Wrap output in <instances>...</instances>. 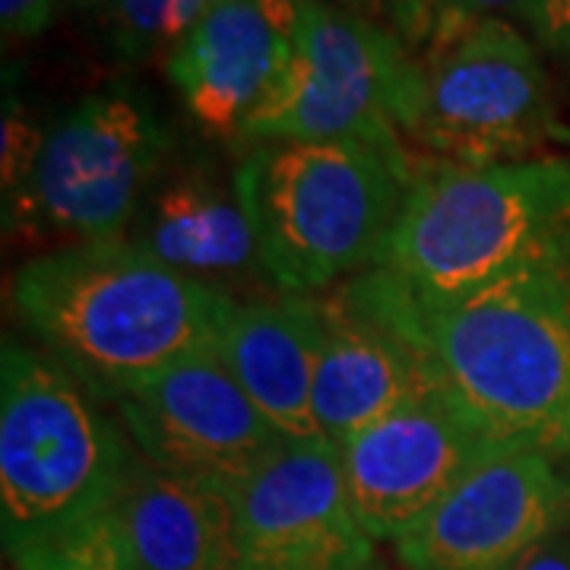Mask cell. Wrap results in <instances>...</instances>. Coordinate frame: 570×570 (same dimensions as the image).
I'll list each match as a JSON object with an SVG mask.
<instances>
[{
	"instance_id": "obj_1",
	"label": "cell",
	"mask_w": 570,
	"mask_h": 570,
	"mask_svg": "<svg viewBox=\"0 0 570 570\" xmlns=\"http://www.w3.org/2000/svg\"><path fill=\"white\" fill-rule=\"evenodd\" d=\"M346 285L494 441L568 453L570 242L453 298H422L381 266Z\"/></svg>"
},
{
	"instance_id": "obj_2",
	"label": "cell",
	"mask_w": 570,
	"mask_h": 570,
	"mask_svg": "<svg viewBox=\"0 0 570 570\" xmlns=\"http://www.w3.org/2000/svg\"><path fill=\"white\" fill-rule=\"evenodd\" d=\"M20 321L92 393L118 403L219 346L238 302L163 264L134 238L39 254L13 276Z\"/></svg>"
},
{
	"instance_id": "obj_3",
	"label": "cell",
	"mask_w": 570,
	"mask_h": 570,
	"mask_svg": "<svg viewBox=\"0 0 570 570\" xmlns=\"http://www.w3.org/2000/svg\"><path fill=\"white\" fill-rule=\"evenodd\" d=\"M415 165L403 142H261L235 168L261 273L285 295L358 276L387 245Z\"/></svg>"
},
{
	"instance_id": "obj_4",
	"label": "cell",
	"mask_w": 570,
	"mask_h": 570,
	"mask_svg": "<svg viewBox=\"0 0 570 570\" xmlns=\"http://www.w3.org/2000/svg\"><path fill=\"white\" fill-rule=\"evenodd\" d=\"M570 242V159L469 168L444 159L415 178L377 266L422 298L494 283Z\"/></svg>"
},
{
	"instance_id": "obj_5",
	"label": "cell",
	"mask_w": 570,
	"mask_h": 570,
	"mask_svg": "<svg viewBox=\"0 0 570 570\" xmlns=\"http://www.w3.org/2000/svg\"><path fill=\"white\" fill-rule=\"evenodd\" d=\"M140 450L48 352L7 336L0 352V530L26 549L99 517L121 494Z\"/></svg>"
},
{
	"instance_id": "obj_6",
	"label": "cell",
	"mask_w": 570,
	"mask_h": 570,
	"mask_svg": "<svg viewBox=\"0 0 570 570\" xmlns=\"http://www.w3.org/2000/svg\"><path fill=\"white\" fill-rule=\"evenodd\" d=\"M400 134L469 168L542 159L570 140L546 67L504 17L463 22L409 51Z\"/></svg>"
},
{
	"instance_id": "obj_7",
	"label": "cell",
	"mask_w": 570,
	"mask_h": 570,
	"mask_svg": "<svg viewBox=\"0 0 570 570\" xmlns=\"http://www.w3.org/2000/svg\"><path fill=\"white\" fill-rule=\"evenodd\" d=\"M165 146L163 121L140 92L111 86L86 96L51 124L32 178L3 200L7 232L67 245L124 238Z\"/></svg>"
},
{
	"instance_id": "obj_8",
	"label": "cell",
	"mask_w": 570,
	"mask_h": 570,
	"mask_svg": "<svg viewBox=\"0 0 570 570\" xmlns=\"http://www.w3.org/2000/svg\"><path fill=\"white\" fill-rule=\"evenodd\" d=\"M406 73L409 48L393 29L307 0L283 77L238 137L396 142Z\"/></svg>"
},
{
	"instance_id": "obj_9",
	"label": "cell",
	"mask_w": 570,
	"mask_h": 570,
	"mask_svg": "<svg viewBox=\"0 0 570 570\" xmlns=\"http://www.w3.org/2000/svg\"><path fill=\"white\" fill-rule=\"evenodd\" d=\"M115 406L149 463L232 494L288 444L232 377L219 346L168 367Z\"/></svg>"
},
{
	"instance_id": "obj_10",
	"label": "cell",
	"mask_w": 570,
	"mask_h": 570,
	"mask_svg": "<svg viewBox=\"0 0 570 570\" xmlns=\"http://www.w3.org/2000/svg\"><path fill=\"white\" fill-rule=\"evenodd\" d=\"M510 450L441 387L358 431L340 448L355 517L374 542H400L469 472Z\"/></svg>"
},
{
	"instance_id": "obj_11",
	"label": "cell",
	"mask_w": 570,
	"mask_h": 570,
	"mask_svg": "<svg viewBox=\"0 0 570 570\" xmlns=\"http://www.w3.org/2000/svg\"><path fill=\"white\" fill-rule=\"evenodd\" d=\"M570 485L549 453L510 448L489 456L396 542L403 570H510L568 530Z\"/></svg>"
},
{
	"instance_id": "obj_12",
	"label": "cell",
	"mask_w": 570,
	"mask_h": 570,
	"mask_svg": "<svg viewBox=\"0 0 570 570\" xmlns=\"http://www.w3.org/2000/svg\"><path fill=\"white\" fill-rule=\"evenodd\" d=\"M238 570H358L374 539L355 517L333 444H285L235 491Z\"/></svg>"
},
{
	"instance_id": "obj_13",
	"label": "cell",
	"mask_w": 570,
	"mask_h": 570,
	"mask_svg": "<svg viewBox=\"0 0 570 570\" xmlns=\"http://www.w3.org/2000/svg\"><path fill=\"white\" fill-rule=\"evenodd\" d=\"M324 346L314 381V415L326 444L340 450L358 431L438 387L412 343L348 288L321 298Z\"/></svg>"
},
{
	"instance_id": "obj_14",
	"label": "cell",
	"mask_w": 570,
	"mask_h": 570,
	"mask_svg": "<svg viewBox=\"0 0 570 570\" xmlns=\"http://www.w3.org/2000/svg\"><path fill=\"white\" fill-rule=\"evenodd\" d=\"M321 346V298L285 292L235 307L219 340L225 367L288 444L324 441L314 415Z\"/></svg>"
},
{
	"instance_id": "obj_15",
	"label": "cell",
	"mask_w": 570,
	"mask_h": 570,
	"mask_svg": "<svg viewBox=\"0 0 570 570\" xmlns=\"http://www.w3.org/2000/svg\"><path fill=\"white\" fill-rule=\"evenodd\" d=\"M127 570H238L235 494L137 456L105 510Z\"/></svg>"
},
{
	"instance_id": "obj_16",
	"label": "cell",
	"mask_w": 570,
	"mask_h": 570,
	"mask_svg": "<svg viewBox=\"0 0 570 570\" xmlns=\"http://www.w3.org/2000/svg\"><path fill=\"white\" fill-rule=\"evenodd\" d=\"M292 55V39L245 3H209L168 55L184 108L216 134H242L261 111Z\"/></svg>"
},
{
	"instance_id": "obj_17",
	"label": "cell",
	"mask_w": 570,
	"mask_h": 570,
	"mask_svg": "<svg viewBox=\"0 0 570 570\" xmlns=\"http://www.w3.org/2000/svg\"><path fill=\"white\" fill-rule=\"evenodd\" d=\"M137 228V245L200 283L225 288V279L261 269L254 228L235 187L223 190L200 175L163 184L140 206Z\"/></svg>"
},
{
	"instance_id": "obj_18",
	"label": "cell",
	"mask_w": 570,
	"mask_h": 570,
	"mask_svg": "<svg viewBox=\"0 0 570 570\" xmlns=\"http://www.w3.org/2000/svg\"><path fill=\"white\" fill-rule=\"evenodd\" d=\"M213 0H118L108 13V41L130 63L153 61L200 22Z\"/></svg>"
},
{
	"instance_id": "obj_19",
	"label": "cell",
	"mask_w": 570,
	"mask_h": 570,
	"mask_svg": "<svg viewBox=\"0 0 570 570\" xmlns=\"http://www.w3.org/2000/svg\"><path fill=\"white\" fill-rule=\"evenodd\" d=\"M17 570H127L108 513L7 554Z\"/></svg>"
},
{
	"instance_id": "obj_20",
	"label": "cell",
	"mask_w": 570,
	"mask_h": 570,
	"mask_svg": "<svg viewBox=\"0 0 570 570\" xmlns=\"http://www.w3.org/2000/svg\"><path fill=\"white\" fill-rule=\"evenodd\" d=\"M45 134L32 121L17 99L7 96L3 105V130H0V175H3V200L20 194L26 181L32 178V168L39 163Z\"/></svg>"
},
{
	"instance_id": "obj_21",
	"label": "cell",
	"mask_w": 570,
	"mask_h": 570,
	"mask_svg": "<svg viewBox=\"0 0 570 570\" xmlns=\"http://www.w3.org/2000/svg\"><path fill=\"white\" fill-rule=\"evenodd\" d=\"M532 3H535V0H431L425 10L422 32H419V39L409 45V51L419 48V45H425L428 39H434L438 32L453 29V26H463V22L485 20V17H501V13L527 17L532 10Z\"/></svg>"
},
{
	"instance_id": "obj_22",
	"label": "cell",
	"mask_w": 570,
	"mask_h": 570,
	"mask_svg": "<svg viewBox=\"0 0 570 570\" xmlns=\"http://www.w3.org/2000/svg\"><path fill=\"white\" fill-rule=\"evenodd\" d=\"M61 0H0V26L3 39L22 41L41 36L58 13Z\"/></svg>"
},
{
	"instance_id": "obj_23",
	"label": "cell",
	"mask_w": 570,
	"mask_h": 570,
	"mask_svg": "<svg viewBox=\"0 0 570 570\" xmlns=\"http://www.w3.org/2000/svg\"><path fill=\"white\" fill-rule=\"evenodd\" d=\"M523 20L542 48L570 61V0H535Z\"/></svg>"
},
{
	"instance_id": "obj_24",
	"label": "cell",
	"mask_w": 570,
	"mask_h": 570,
	"mask_svg": "<svg viewBox=\"0 0 570 570\" xmlns=\"http://www.w3.org/2000/svg\"><path fill=\"white\" fill-rule=\"evenodd\" d=\"M510 570H570V532L561 530L530 549Z\"/></svg>"
},
{
	"instance_id": "obj_25",
	"label": "cell",
	"mask_w": 570,
	"mask_h": 570,
	"mask_svg": "<svg viewBox=\"0 0 570 570\" xmlns=\"http://www.w3.org/2000/svg\"><path fill=\"white\" fill-rule=\"evenodd\" d=\"M213 3H245V7H254L257 13H264L266 20L283 32L285 39H292L298 22H302V10H305L307 0H213Z\"/></svg>"
},
{
	"instance_id": "obj_26",
	"label": "cell",
	"mask_w": 570,
	"mask_h": 570,
	"mask_svg": "<svg viewBox=\"0 0 570 570\" xmlns=\"http://www.w3.org/2000/svg\"><path fill=\"white\" fill-rule=\"evenodd\" d=\"M428 3L431 0H390V26H396V36L403 39L406 48L422 32Z\"/></svg>"
},
{
	"instance_id": "obj_27",
	"label": "cell",
	"mask_w": 570,
	"mask_h": 570,
	"mask_svg": "<svg viewBox=\"0 0 570 570\" xmlns=\"http://www.w3.org/2000/svg\"><path fill=\"white\" fill-rule=\"evenodd\" d=\"M317 3H326V7H336V10H346V13H355L362 20L381 22L390 29V0H317Z\"/></svg>"
},
{
	"instance_id": "obj_28",
	"label": "cell",
	"mask_w": 570,
	"mask_h": 570,
	"mask_svg": "<svg viewBox=\"0 0 570 570\" xmlns=\"http://www.w3.org/2000/svg\"><path fill=\"white\" fill-rule=\"evenodd\" d=\"M77 10H89V13H108L118 0H70Z\"/></svg>"
},
{
	"instance_id": "obj_29",
	"label": "cell",
	"mask_w": 570,
	"mask_h": 570,
	"mask_svg": "<svg viewBox=\"0 0 570 570\" xmlns=\"http://www.w3.org/2000/svg\"><path fill=\"white\" fill-rule=\"evenodd\" d=\"M358 570H393V568H390V564L384 561V558H381V554H374V558H371V561H365V564H362Z\"/></svg>"
},
{
	"instance_id": "obj_30",
	"label": "cell",
	"mask_w": 570,
	"mask_h": 570,
	"mask_svg": "<svg viewBox=\"0 0 570 570\" xmlns=\"http://www.w3.org/2000/svg\"><path fill=\"white\" fill-rule=\"evenodd\" d=\"M3 570H17V564H13V561L7 558V564H3Z\"/></svg>"
}]
</instances>
